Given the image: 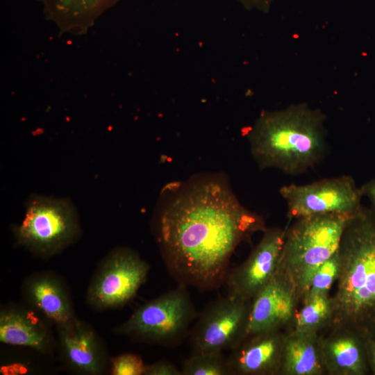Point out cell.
I'll list each match as a JSON object with an SVG mask.
<instances>
[{"instance_id": "cell-1", "label": "cell", "mask_w": 375, "mask_h": 375, "mask_svg": "<svg viewBox=\"0 0 375 375\" xmlns=\"http://www.w3.org/2000/svg\"><path fill=\"white\" fill-rule=\"evenodd\" d=\"M174 188L156 222L166 267L178 284L216 289L224 283L238 244L266 230L264 220L219 176H198Z\"/></svg>"}, {"instance_id": "cell-2", "label": "cell", "mask_w": 375, "mask_h": 375, "mask_svg": "<svg viewBox=\"0 0 375 375\" xmlns=\"http://www.w3.org/2000/svg\"><path fill=\"white\" fill-rule=\"evenodd\" d=\"M326 120L320 109L305 103L262 112L247 134L259 168L297 176L314 167L327 152Z\"/></svg>"}, {"instance_id": "cell-3", "label": "cell", "mask_w": 375, "mask_h": 375, "mask_svg": "<svg viewBox=\"0 0 375 375\" xmlns=\"http://www.w3.org/2000/svg\"><path fill=\"white\" fill-rule=\"evenodd\" d=\"M339 256L334 309L369 339L375 332V219L371 210L362 206L353 215Z\"/></svg>"}, {"instance_id": "cell-4", "label": "cell", "mask_w": 375, "mask_h": 375, "mask_svg": "<svg viewBox=\"0 0 375 375\" xmlns=\"http://www.w3.org/2000/svg\"><path fill=\"white\" fill-rule=\"evenodd\" d=\"M355 213L313 215L297 219L286 232L276 274L295 296L308 294L319 267L338 251Z\"/></svg>"}, {"instance_id": "cell-5", "label": "cell", "mask_w": 375, "mask_h": 375, "mask_svg": "<svg viewBox=\"0 0 375 375\" xmlns=\"http://www.w3.org/2000/svg\"><path fill=\"white\" fill-rule=\"evenodd\" d=\"M196 316L187 286L178 284L140 306L114 331L137 340L172 346L186 335Z\"/></svg>"}, {"instance_id": "cell-6", "label": "cell", "mask_w": 375, "mask_h": 375, "mask_svg": "<svg viewBox=\"0 0 375 375\" xmlns=\"http://www.w3.org/2000/svg\"><path fill=\"white\" fill-rule=\"evenodd\" d=\"M79 233L72 206L62 199L35 197L24 219L15 228L17 242L37 256L48 258L74 240Z\"/></svg>"}, {"instance_id": "cell-7", "label": "cell", "mask_w": 375, "mask_h": 375, "mask_svg": "<svg viewBox=\"0 0 375 375\" xmlns=\"http://www.w3.org/2000/svg\"><path fill=\"white\" fill-rule=\"evenodd\" d=\"M150 267L134 251L119 248L99 265L86 293V301L99 310L128 303L144 283Z\"/></svg>"}, {"instance_id": "cell-8", "label": "cell", "mask_w": 375, "mask_h": 375, "mask_svg": "<svg viewBox=\"0 0 375 375\" xmlns=\"http://www.w3.org/2000/svg\"><path fill=\"white\" fill-rule=\"evenodd\" d=\"M279 193L288 206V216L355 213L361 207L360 188L351 176L324 178L306 185L282 186Z\"/></svg>"}, {"instance_id": "cell-9", "label": "cell", "mask_w": 375, "mask_h": 375, "mask_svg": "<svg viewBox=\"0 0 375 375\" xmlns=\"http://www.w3.org/2000/svg\"><path fill=\"white\" fill-rule=\"evenodd\" d=\"M249 300L228 294L207 306L190 332L193 353L238 347L245 338Z\"/></svg>"}, {"instance_id": "cell-10", "label": "cell", "mask_w": 375, "mask_h": 375, "mask_svg": "<svg viewBox=\"0 0 375 375\" xmlns=\"http://www.w3.org/2000/svg\"><path fill=\"white\" fill-rule=\"evenodd\" d=\"M285 236L281 228L265 231L247 260L228 272L224 283L229 295L250 300L270 281L277 269Z\"/></svg>"}, {"instance_id": "cell-11", "label": "cell", "mask_w": 375, "mask_h": 375, "mask_svg": "<svg viewBox=\"0 0 375 375\" xmlns=\"http://www.w3.org/2000/svg\"><path fill=\"white\" fill-rule=\"evenodd\" d=\"M56 328L61 355L71 369L90 375L104 372L108 362L106 351L89 324L77 318L67 325Z\"/></svg>"}, {"instance_id": "cell-12", "label": "cell", "mask_w": 375, "mask_h": 375, "mask_svg": "<svg viewBox=\"0 0 375 375\" xmlns=\"http://www.w3.org/2000/svg\"><path fill=\"white\" fill-rule=\"evenodd\" d=\"M22 292L30 307L56 327L67 325L77 319L65 283L52 272L30 275L22 284Z\"/></svg>"}, {"instance_id": "cell-13", "label": "cell", "mask_w": 375, "mask_h": 375, "mask_svg": "<svg viewBox=\"0 0 375 375\" xmlns=\"http://www.w3.org/2000/svg\"><path fill=\"white\" fill-rule=\"evenodd\" d=\"M19 306H9L0 312V342L29 347L51 354L55 340L47 324L38 312Z\"/></svg>"}, {"instance_id": "cell-14", "label": "cell", "mask_w": 375, "mask_h": 375, "mask_svg": "<svg viewBox=\"0 0 375 375\" xmlns=\"http://www.w3.org/2000/svg\"><path fill=\"white\" fill-rule=\"evenodd\" d=\"M294 296L291 287L275 274L253 298L245 338L273 331L286 322L292 315Z\"/></svg>"}, {"instance_id": "cell-15", "label": "cell", "mask_w": 375, "mask_h": 375, "mask_svg": "<svg viewBox=\"0 0 375 375\" xmlns=\"http://www.w3.org/2000/svg\"><path fill=\"white\" fill-rule=\"evenodd\" d=\"M47 18L61 30L81 33L119 0H38Z\"/></svg>"}, {"instance_id": "cell-16", "label": "cell", "mask_w": 375, "mask_h": 375, "mask_svg": "<svg viewBox=\"0 0 375 375\" xmlns=\"http://www.w3.org/2000/svg\"><path fill=\"white\" fill-rule=\"evenodd\" d=\"M273 331L249 337L244 345L233 349L228 358L231 374H255L269 372L274 366L279 349L278 338Z\"/></svg>"}, {"instance_id": "cell-17", "label": "cell", "mask_w": 375, "mask_h": 375, "mask_svg": "<svg viewBox=\"0 0 375 375\" xmlns=\"http://www.w3.org/2000/svg\"><path fill=\"white\" fill-rule=\"evenodd\" d=\"M285 369L296 375H310L319 372V360L310 340L304 336L289 340L285 347Z\"/></svg>"}, {"instance_id": "cell-18", "label": "cell", "mask_w": 375, "mask_h": 375, "mask_svg": "<svg viewBox=\"0 0 375 375\" xmlns=\"http://www.w3.org/2000/svg\"><path fill=\"white\" fill-rule=\"evenodd\" d=\"M181 371L182 375L231 374L228 358L222 351L192 353L183 361Z\"/></svg>"}, {"instance_id": "cell-19", "label": "cell", "mask_w": 375, "mask_h": 375, "mask_svg": "<svg viewBox=\"0 0 375 375\" xmlns=\"http://www.w3.org/2000/svg\"><path fill=\"white\" fill-rule=\"evenodd\" d=\"M331 356L338 367L355 374L365 372L366 365L360 344L353 338L335 340L330 346Z\"/></svg>"}, {"instance_id": "cell-20", "label": "cell", "mask_w": 375, "mask_h": 375, "mask_svg": "<svg viewBox=\"0 0 375 375\" xmlns=\"http://www.w3.org/2000/svg\"><path fill=\"white\" fill-rule=\"evenodd\" d=\"M331 308L326 294L308 297L306 305L297 317V331L306 332L319 324L327 317Z\"/></svg>"}, {"instance_id": "cell-21", "label": "cell", "mask_w": 375, "mask_h": 375, "mask_svg": "<svg viewBox=\"0 0 375 375\" xmlns=\"http://www.w3.org/2000/svg\"><path fill=\"white\" fill-rule=\"evenodd\" d=\"M339 269L338 251L333 256L324 262L314 274L307 298L319 294H326L334 280L338 278Z\"/></svg>"}, {"instance_id": "cell-22", "label": "cell", "mask_w": 375, "mask_h": 375, "mask_svg": "<svg viewBox=\"0 0 375 375\" xmlns=\"http://www.w3.org/2000/svg\"><path fill=\"white\" fill-rule=\"evenodd\" d=\"M110 362L112 375H143L146 367L139 355L131 353L118 355Z\"/></svg>"}, {"instance_id": "cell-23", "label": "cell", "mask_w": 375, "mask_h": 375, "mask_svg": "<svg viewBox=\"0 0 375 375\" xmlns=\"http://www.w3.org/2000/svg\"><path fill=\"white\" fill-rule=\"evenodd\" d=\"M143 375H182V374L181 371L170 361L160 360L146 365Z\"/></svg>"}, {"instance_id": "cell-24", "label": "cell", "mask_w": 375, "mask_h": 375, "mask_svg": "<svg viewBox=\"0 0 375 375\" xmlns=\"http://www.w3.org/2000/svg\"><path fill=\"white\" fill-rule=\"evenodd\" d=\"M362 197H367L371 203L373 212L375 214V178H373L360 187Z\"/></svg>"}, {"instance_id": "cell-25", "label": "cell", "mask_w": 375, "mask_h": 375, "mask_svg": "<svg viewBox=\"0 0 375 375\" xmlns=\"http://www.w3.org/2000/svg\"><path fill=\"white\" fill-rule=\"evenodd\" d=\"M367 344H368V350H369V355L370 357V360L372 362L374 372H375V341L369 338L368 339Z\"/></svg>"}, {"instance_id": "cell-26", "label": "cell", "mask_w": 375, "mask_h": 375, "mask_svg": "<svg viewBox=\"0 0 375 375\" xmlns=\"http://www.w3.org/2000/svg\"><path fill=\"white\" fill-rule=\"evenodd\" d=\"M374 333H375V332H374ZM374 340L375 341V340Z\"/></svg>"}]
</instances>
